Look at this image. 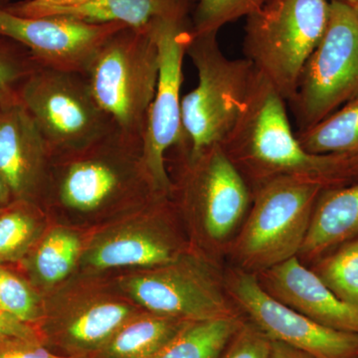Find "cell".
Returning a JSON list of instances; mask_svg holds the SVG:
<instances>
[{
	"label": "cell",
	"mask_w": 358,
	"mask_h": 358,
	"mask_svg": "<svg viewBox=\"0 0 358 358\" xmlns=\"http://www.w3.org/2000/svg\"><path fill=\"white\" fill-rule=\"evenodd\" d=\"M13 201L14 199L10 189H9L4 179L0 176V210L6 208Z\"/></svg>",
	"instance_id": "obj_35"
},
{
	"label": "cell",
	"mask_w": 358,
	"mask_h": 358,
	"mask_svg": "<svg viewBox=\"0 0 358 358\" xmlns=\"http://www.w3.org/2000/svg\"><path fill=\"white\" fill-rule=\"evenodd\" d=\"M189 322L141 310L92 358H152Z\"/></svg>",
	"instance_id": "obj_20"
},
{
	"label": "cell",
	"mask_w": 358,
	"mask_h": 358,
	"mask_svg": "<svg viewBox=\"0 0 358 358\" xmlns=\"http://www.w3.org/2000/svg\"><path fill=\"white\" fill-rule=\"evenodd\" d=\"M39 67L25 47L0 36V105L18 98L21 87Z\"/></svg>",
	"instance_id": "obj_28"
},
{
	"label": "cell",
	"mask_w": 358,
	"mask_h": 358,
	"mask_svg": "<svg viewBox=\"0 0 358 358\" xmlns=\"http://www.w3.org/2000/svg\"><path fill=\"white\" fill-rule=\"evenodd\" d=\"M312 270L339 300L358 308V237L320 257Z\"/></svg>",
	"instance_id": "obj_25"
},
{
	"label": "cell",
	"mask_w": 358,
	"mask_h": 358,
	"mask_svg": "<svg viewBox=\"0 0 358 358\" xmlns=\"http://www.w3.org/2000/svg\"><path fill=\"white\" fill-rule=\"evenodd\" d=\"M270 358H312L301 350H296L279 341H273L272 352Z\"/></svg>",
	"instance_id": "obj_34"
},
{
	"label": "cell",
	"mask_w": 358,
	"mask_h": 358,
	"mask_svg": "<svg viewBox=\"0 0 358 358\" xmlns=\"http://www.w3.org/2000/svg\"><path fill=\"white\" fill-rule=\"evenodd\" d=\"M90 0H22V1L9 3L3 8L14 15L21 17H31L35 13L45 9L69 8L87 3Z\"/></svg>",
	"instance_id": "obj_31"
},
{
	"label": "cell",
	"mask_w": 358,
	"mask_h": 358,
	"mask_svg": "<svg viewBox=\"0 0 358 358\" xmlns=\"http://www.w3.org/2000/svg\"><path fill=\"white\" fill-rule=\"evenodd\" d=\"M143 308L127 296L83 289L45 301L36 329L42 343L67 358H92Z\"/></svg>",
	"instance_id": "obj_12"
},
{
	"label": "cell",
	"mask_w": 358,
	"mask_h": 358,
	"mask_svg": "<svg viewBox=\"0 0 358 358\" xmlns=\"http://www.w3.org/2000/svg\"><path fill=\"white\" fill-rule=\"evenodd\" d=\"M18 98L51 157L88 147L115 129L85 75L37 68L21 87Z\"/></svg>",
	"instance_id": "obj_7"
},
{
	"label": "cell",
	"mask_w": 358,
	"mask_h": 358,
	"mask_svg": "<svg viewBox=\"0 0 358 358\" xmlns=\"http://www.w3.org/2000/svg\"><path fill=\"white\" fill-rule=\"evenodd\" d=\"M171 208L169 196L155 195L136 208L134 216L94 237L84 247L80 263L91 271H105L152 268L171 262L185 252L164 223Z\"/></svg>",
	"instance_id": "obj_14"
},
{
	"label": "cell",
	"mask_w": 358,
	"mask_h": 358,
	"mask_svg": "<svg viewBox=\"0 0 358 358\" xmlns=\"http://www.w3.org/2000/svg\"><path fill=\"white\" fill-rule=\"evenodd\" d=\"M224 281L237 308L272 341L312 358H358V334L322 326L275 300L255 274L237 268Z\"/></svg>",
	"instance_id": "obj_13"
},
{
	"label": "cell",
	"mask_w": 358,
	"mask_h": 358,
	"mask_svg": "<svg viewBox=\"0 0 358 358\" xmlns=\"http://www.w3.org/2000/svg\"><path fill=\"white\" fill-rule=\"evenodd\" d=\"M243 322L239 317L189 322L152 358H219Z\"/></svg>",
	"instance_id": "obj_22"
},
{
	"label": "cell",
	"mask_w": 358,
	"mask_h": 358,
	"mask_svg": "<svg viewBox=\"0 0 358 358\" xmlns=\"http://www.w3.org/2000/svg\"><path fill=\"white\" fill-rule=\"evenodd\" d=\"M43 233L40 206L14 200L0 210V265L20 263Z\"/></svg>",
	"instance_id": "obj_24"
},
{
	"label": "cell",
	"mask_w": 358,
	"mask_h": 358,
	"mask_svg": "<svg viewBox=\"0 0 358 358\" xmlns=\"http://www.w3.org/2000/svg\"><path fill=\"white\" fill-rule=\"evenodd\" d=\"M45 300L23 275L0 265V310L37 327L43 317Z\"/></svg>",
	"instance_id": "obj_26"
},
{
	"label": "cell",
	"mask_w": 358,
	"mask_h": 358,
	"mask_svg": "<svg viewBox=\"0 0 358 358\" xmlns=\"http://www.w3.org/2000/svg\"><path fill=\"white\" fill-rule=\"evenodd\" d=\"M326 186L307 176H281L261 183L231 254L238 268L259 274L299 255L315 204Z\"/></svg>",
	"instance_id": "obj_3"
},
{
	"label": "cell",
	"mask_w": 358,
	"mask_h": 358,
	"mask_svg": "<svg viewBox=\"0 0 358 358\" xmlns=\"http://www.w3.org/2000/svg\"><path fill=\"white\" fill-rule=\"evenodd\" d=\"M296 138L308 154H358V100L346 103L312 128L298 131Z\"/></svg>",
	"instance_id": "obj_23"
},
{
	"label": "cell",
	"mask_w": 358,
	"mask_h": 358,
	"mask_svg": "<svg viewBox=\"0 0 358 358\" xmlns=\"http://www.w3.org/2000/svg\"><path fill=\"white\" fill-rule=\"evenodd\" d=\"M336 178L339 185L345 186L358 182V154L338 155Z\"/></svg>",
	"instance_id": "obj_33"
},
{
	"label": "cell",
	"mask_w": 358,
	"mask_h": 358,
	"mask_svg": "<svg viewBox=\"0 0 358 358\" xmlns=\"http://www.w3.org/2000/svg\"><path fill=\"white\" fill-rule=\"evenodd\" d=\"M358 100V11L331 1L326 32L303 68L291 101L299 131Z\"/></svg>",
	"instance_id": "obj_9"
},
{
	"label": "cell",
	"mask_w": 358,
	"mask_h": 358,
	"mask_svg": "<svg viewBox=\"0 0 358 358\" xmlns=\"http://www.w3.org/2000/svg\"><path fill=\"white\" fill-rule=\"evenodd\" d=\"M358 237V182L324 188L313 210L299 258L315 262L339 245Z\"/></svg>",
	"instance_id": "obj_18"
},
{
	"label": "cell",
	"mask_w": 358,
	"mask_h": 358,
	"mask_svg": "<svg viewBox=\"0 0 358 358\" xmlns=\"http://www.w3.org/2000/svg\"><path fill=\"white\" fill-rule=\"evenodd\" d=\"M273 341L252 322H243L219 358H270Z\"/></svg>",
	"instance_id": "obj_29"
},
{
	"label": "cell",
	"mask_w": 358,
	"mask_h": 358,
	"mask_svg": "<svg viewBox=\"0 0 358 358\" xmlns=\"http://www.w3.org/2000/svg\"><path fill=\"white\" fill-rule=\"evenodd\" d=\"M159 69L154 25L120 30L94 59L86 78L117 131L143 141Z\"/></svg>",
	"instance_id": "obj_6"
},
{
	"label": "cell",
	"mask_w": 358,
	"mask_h": 358,
	"mask_svg": "<svg viewBox=\"0 0 358 358\" xmlns=\"http://www.w3.org/2000/svg\"><path fill=\"white\" fill-rule=\"evenodd\" d=\"M256 275L262 288L284 305L322 326L358 334V308L339 300L298 256Z\"/></svg>",
	"instance_id": "obj_17"
},
{
	"label": "cell",
	"mask_w": 358,
	"mask_h": 358,
	"mask_svg": "<svg viewBox=\"0 0 358 358\" xmlns=\"http://www.w3.org/2000/svg\"><path fill=\"white\" fill-rule=\"evenodd\" d=\"M267 0H197L190 24L192 36L218 33L239 18L248 17Z\"/></svg>",
	"instance_id": "obj_27"
},
{
	"label": "cell",
	"mask_w": 358,
	"mask_h": 358,
	"mask_svg": "<svg viewBox=\"0 0 358 358\" xmlns=\"http://www.w3.org/2000/svg\"><path fill=\"white\" fill-rule=\"evenodd\" d=\"M0 358H67L55 355L40 338H7L0 341Z\"/></svg>",
	"instance_id": "obj_30"
},
{
	"label": "cell",
	"mask_w": 358,
	"mask_h": 358,
	"mask_svg": "<svg viewBox=\"0 0 358 358\" xmlns=\"http://www.w3.org/2000/svg\"><path fill=\"white\" fill-rule=\"evenodd\" d=\"M329 0H267L247 17L243 52L278 93L291 102L301 73L320 44Z\"/></svg>",
	"instance_id": "obj_4"
},
{
	"label": "cell",
	"mask_w": 358,
	"mask_h": 358,
	"mask_svg": "<svg viewBox=\"0 0 358 358\" xmlns=\"http://www.w3.org/2000/svg\"><path fill=\"white\" fill-rule=\"evenodd\" d=\"M83 249L75 231L52 228L42 234L20 264L35 288L48 289L69 277L80 263Z\"/></svg>",
	"instance_id": "obj_21"
},
{
	"label": "cell",
	"mask_w": 358,
	"mask_h": 358,
	"mask_svg": "<svg viewBox=\"0 0 358 358\" xmlns=\"http://www.w3.org/2000/svg\"><path fill=\"white\" fill-rule=\"evenodd\" d=\"M126 27L121 23L94 24L63 16L21 17L0 6V36L25 47L40 67L85 76L103 45Z\"/></svg>",
	"instance_id": "obj_15"
},
{
	"label": "cell",
	"mask_w": 358,
	"mask_h": 358,
	"mask_svg": "<svg viewBox=\"0 0 358 358\" xmlns=\"http://www.w3.org/2000/svg\"><path fill=\"white\" fill-rule=\"evenodd\" d=\"M157 194L143 164V141L115 129L88 147L51 157L44 202L90 214L138 207Z\"/></svg>",
	"instance_id": "obj_1"
},
{
	"label": "cell",
	"mask_w": 358,
	"mask_h": 358,
	"mask_svg": "<svg viewBox=\"0 0 358 358\" xmlns=\"http://www.w3.org/2000/svg\"><path fill=\"white\" fill-rule=\"evenodd\" d=\"M51 155L20 98L0 105V176L15 201L44 203Z\"/></svg>",
	"instance_id": "obj_16"
},
{
	"label": "cell",
	"mask_w": 358,
	"mask_h": 358,
	"mask_svg": "<svg viewBox=\"0 0 358 358\" xmlns=\"http://www.w3.org/2000/svg\"><path fill=\"white\" fill-rule=\"evenodd\" d=\"M220 147L254 188L281 176H312L329 185L331 155L303 150L292 129L286 100L257 71L241 113Z\"/></svg>",
	"instance_id": "obj_2"
},
{
	"label": "cell",
	"mask_w": 358,
	"mask_h": 358,
	"mask_svg": "<svg viewBox=\"0 0 358 358\" xmlns=\"http://www.w3.org/2000/svg\"><path fill=\"white\" fill-rule=\"evenodd\" d=\"M119 288L143 310L186 322L241 317L224 279L185 252L164 265L120 278Z\"/></svg>",
	"instance_id": "obj_8"
},
{
	"label": "cell",
	"mask_w": 358,
	"mask_h": 358,
	"mask_svg": "<svg viewBox=\"0 0 358 358\" xmlns=\"http://www.w3.org/2000/svg\"><path fill=\"white\" fill-rule=\"evenodd\" d=\"M217 34L192 35L186 50L199 83L182 98V138L176 145L189 155L222 143L241 113L255 75L246 58L224 55Z\"/></svg>",
	"instance_id": "obj_5"
},
{
	"label": "cell",
	"mask_w": 358,
	"mask_h": 358,
	"mask_svg": "<svg viewBox=\"0 0 358 358\" xmlns=\"http://www.w3.org/2000/svg\"><path fill=\"white\" fill-rule=\"evenodd\" d=\"M40 338L36 327L21 322L0 310V341L7 338Z\"/></svg>",
	"instance_id": "obj_32"
},
{
	"label": "cell",
	"mask_w": 358,
	"mask_h": 358,
	"mask_svg": "<svg viewBox=\"0 0 358 358\" xmlns=\"http://www.w3.org/2000/svg\"><path fill=\"white\" fill-rule=\"evenodd\" d=\"M9 4V0H0V6L4 7Z\"/></svg>",
	"instance_id": "obj_37"
},
{
	"label": "cell",
	"mask_w": 358,
	"mask_h": 358,
	"mask_svg": "<svg viewBox=\"0 0 358 358\" xmlns=\"http://www.w3.org/2000/svg\"><path fill=\"white\" fill-rule=\"evenodd\" d=\"M329 1L343 2V3L348 4V6H352V8L358 11V0H329Z\"/></svg>",
	"instance_id": "obj_36"
},
{
	"label": "cell",
	"mask_w": 358,
	"mask_h": 358,
	"mask_svg": "<svg viewBox=\"0 0 358 358\" xmlns=\"http://www.w3.org/2000/svg\"><path fill=\"white\" fill-rule=\"evenodd\" d=\"M195 0H90L69 8L45 9L31 17L63 16L87 23L147 28L162 20H186Z\"/></svg>",
	"instance_id": "obj_19"
},
{
	"label": "cell",
	"mask_w": 358,
	"mask_h": 358,
	"mask_svg": "<svg viewBox=\"0 0 358 358\" xmlns=\"http://www.w3.org/2000/svg\"><path fill=\"white\" fill-rule=\"evenodd\" d=\"M154 32L159 69L143 136V160L155 192L169 196L171 180L167 171L166 155L182 138L183 59L192 33L187 20L157 21Z\"/></svg>",
	"instance_id": "obj_11"
},
{
	"label": "cell",
	"mask_w": 358,
	"mask_h": 358,
	"mask_svg": "<svg viewBox=\"0 0 358 358\" xmlns=\"http://www.w3.org/2000/svg\"><path fill=\"white\" fill-rule=\"evenodd\" d=\"M176 181L171 180L169 199L201 224L207 238L223 243L246 217L252 203L247 181L223 152L220 145L189 155L179 145Z\"/></svg>",
	"instance_id": "obj_10"
}]
</instances>
